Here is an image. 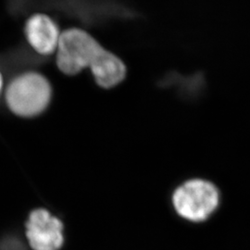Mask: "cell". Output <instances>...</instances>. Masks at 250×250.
Segmentation results:
<instances>
[{
	"mask_svg": "<svg viewBox=\"0 0 250 250\" xmlns=\"http://www.w3.org/2000/svg\"><path fill=\"white\" fill-rule=\"evenodd\" d=\"M3 87H4V79H3V75L0 72V94L2 93L3 91Z\"/></svg>",
	"mask_w": 250,
	"mask_h": 250,
	"instance_id": "obj_8",
	"label": "cell"
},
{
	"mask_svg": "<svg viewBox=\"0 0 250 250\" xmlns=\"http://www.w3.org/2000/svg\"><path fill=\"white\" fill-rule=\"evenodd\" d=\"M0 250H28L26 244L16 232L4 233L0 237Z\"/></svg>",
	"mask_w": 250,
	"mask_h": 250,
	"instance_id": "obj_7",
	"label": "cell"
},
{
	"mask_svg": "<svg viewBox=\"0 0 250 250\" xmlns=\"http://www.w3.org/2000/svg\"><path fill=\"white\" fill-rule=\"evenodd\" d=\"M25 236L32 250H61L65 241L62 221L45 208H35L25 222Z\"/></svg>",
	"mask_w": 250,
	"mask_h": 250,
	"instance_id": "obj_4",
	"label": "cell"
},
{
	"mask_svg": "<svg viewBox=\"0 0 250 250\" xmlns=\"http://www.w3.org/2000/svg\"><path fill=\"white\" fill-rule=\"evenodd\" d=\"M221 196L217 187L203 179H192L176 188L172 204L176 213L192 223H202L214 213Z\"/></svg>",
	"mask_w": 250,
	"mask_h": 250,
	"instance_id": "obj_2",
	"label": "cell"
},
{
	"mask_svg": "<svg viewBox=\"0 0 250 250\" xmlns=\"http://www.w3.org/2000/svg\"><path fill=\"white\" fill-rule=\"evenodd\" d=\"M103 46L87 32L71 28L62 33L56 50V63L64 74H77L91 65Z\"/></svg>",
	"mask_w": 250,
	"mask_h": 250,
	"instance_id": "obj_3",
	"label": "cell"
},
{
	"mask_svg": "<svg viewBox=\"0 0 250 250\" xmlns=\"http://www.w3.org/2000/svg\"><path fill=\"white\" fill-rule=\"evenodd\" d=\"M98 84L109 88L121 83L126 75V67L123 61L104 47L90 67Z\"/></svg>",
	"mask_w": 250,
	"mask_h": 250,
	"instance_id": "obj_6",
	"label": "cell"
},
{
	"mask_svg": "<svg viewBox=\"0 0 250 250\" xmlns=\"http://www.w3.org/2000/svg\"><path fill=\"white\" fill-rule=\"evenodd\" d=\"M24 35L28 44L36 53L48 56L56 52L62 33L48 15L36 13L27 19Z\"/></svg>",
	"mask_w": 250,
	"mask_h": 250,
	"instance_id": "obj_5",
	"label": "cell"
},
{
	"mask_svg": "<svg viewBox=\"0 0 250 250\" xmlns=\"http://www.w3.org/2000/svg\"><path fill=\"white\" fill-rule=\"evenodd\" d=\"M51 99V84L39 72L21 73L9 82L5 89V101L9 111L23 119L42 114L49 106Z\"/></svg>",
	"mask_w": 250,
	"mask_h": 250,
	"instance_id": "obj_1",
	"label": "cell"
}]
</instances>
